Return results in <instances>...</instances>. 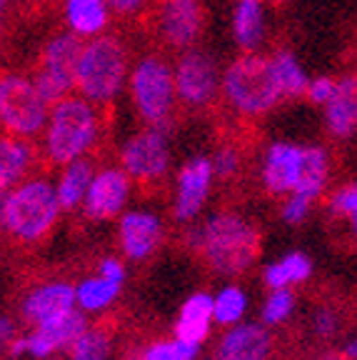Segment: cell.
I'll return each mask as SVG.
<instances>
[{
    "instance_id": "obj_1",
    "label": "cell",
    "mask_w": 357,
    "mask_h": 360,
    "mask_svg": "<svg viewBox=\"0 0 357 360\" xmlns=\"http://www.w3.org/2000/svg\"><path fill=\"white\" fill-rule=\"evenodd\" d=\"M260 233L255 225L235 213H220L210 218L197 238L202 258L223 276H238L260 258Z\"/></svg>"
},
{
    "instance_id": "obj_2",
    "label": "cell",
    "mask_w": 357,
    "mask_h": 360,
    "mask_svg": "<svg viewBox=\"0 0 357 360\" xmlns=\"http://www.w3.org/2000/svg\"><path fill=\"white\" fill-rule=\"evenodd\" d=\"M223 96L247 118L270 112L285 98L273 58L245 53L235 58L223 73Z\"/></svg>"
},
{
    "instance_id": "obj_3",
    "label": "cell",
    "mask_w": 357,
    "mask_h": 360,
    "mask_svg": "<svg viewBox=\"0 0 357 360\" xmlns=\"http://www.w3.org/2000/svg\"><path fill=\"white\" fill-rule=\"evenodd\" d=\"M100 118L83 96H67L51 108L45 125V153L53 165H67L83 158L98 141Z\"/></svg>"
},
{
    "instance_id": "obj_4",
    "label": "cell",
    "mask_w": 357,
    "mask_h": 360,
    "mask_svg": "<svg viewBox=\"0 0 357 360\" xmlns=\"http://www.w3.org/2000/svg\"><path fill=\"white\" fill-rule=\"evenodd\" d=\"M128 78V48L117 35H95L85 43L75 73V88L90 103H108L123 90Z\"/></svg>"
},
{
    "instance_id": "obj_5",
    "label": "cell",
    "mask_w": 357,
    "mask_h": 360,
    "mask_svg": "<svg viewBox=\"0 0 357 360\" xmlns=\"http://www.w3.org/2000/svg\"><path fill=\"white\" fill-rule=\"evenodd\" d=\"M60 200L58 191L43 178L22 183L18 191L8 193L6 231L20 243L43 240L58 220Z\"/></svg>"
},
{
    "instance_id": "obj_6",
    "label": "cell",
    "mask_w": 357,
    "mask_h": 360,
    "mask_svg": "<svg viewBox=\"0 0 357 360\" xmlns=\"http://www.w3.org/2000/svg\"><path fill=\"white\" fill-rule=\"evenodd\" d=\"M130 93H133V103L138 108L140 118L150 128H160L168 133L175 98H178L175 73L170 63L160 56L140 58L130 73Z\"/></svg>"
},
{
    "instance_id": "obj_7",
    "label": "cell",
    "mask_w": 357,
    "mask_h": 360,
    "mask_svg": "<svg viewBox=\"0 0 357 360\" xmlns=\"http://www.w3.org/2000/svg\"><path fill=\"white\" fill-rule=\"evenodd\" d=\"M48 103L40 98L33 78L20 73L0 75V125L18 138H33L48 125Z\"/></svg>"
},
{
    "instance_id": "obj_8",
    "label": "cell",
    "mask_w": 357,
    "mask_h": 360,
    "mask_svg": "<svg viewBox=\"0 0 357 360\" xmlns=\"http://www.w3.org/2000/svg\"><path fill=\"white\" fill-rule=\"evenodd\" d=\"M175 90H178V101L190 110L210 108L218 101V90H223L215 60L200 48L183 51L175 68Z\"/></svg>"
},
{
    "instance_id": "obj_9",
    "label": "cell",
    "mask_w": 357,
    "mask_h": 360,
    "mask_svg": "<svg viewBox=\"0 0 357 360\" xmlns=\"http://www.w3.org/2000/svg\"><path fill=\"white\" fill-rule=\"evenodd\" d=\"M155 30L168 51L183 53L200 40L205 28L202 0H155Z\"/></svg>"
},
{
    "instance_id": "obj_10",
    "label": "cell",
    "mask_w": 357,
    "mask_h": 360,
    "mask_svg": "<svg viewBox=\"0 0 357 360\" xmlns=\"http://www.w3.org/2000/svg\"><path fill=\"white\" fill-rule=\"evenodd\" d=\"M120 160L130 178L140 183H155L168 173L170 165V150L165 130L148 128L143 133L133 135L120 150Z\"/></svg>"
},
{
    "instance_id": "obj_11",
    "label": "cell",
    "mask_w": 357,
    "mask_h": 360,
    "mask_svg": "<svg viewBox=\"0 0 357 360\" xmlns=\"http://www.w3.org/2000/svg\"><path fill=\"white\" fill-rule=\"evenodd\" d=\"M85 330H88L85 315L78 313V310H67V313L58 315L53 321L40 323L28 338H15L11 343V353H30L35 358H45V355L56 353V350L73 345Z\"/></svg>"
},
{
    "instance_id": "obj_12",
    "label": "cell",
    "mask_w": 357,
    "mask_h": 360,
    "mask_svg": "<svg viewBox=\"0 0 357 360\" xmlns=\"http://www.w3.org/2000/svg\"><path fill=\"white\" fill-rule=\"evenodd\" d=\"M130 193L128 173L120 168H105L95 175L85 193V215L90 220L115 218L123 210Z\"/></svg>"
},
{
    "instance_id": "obj_13",
    "label": "cell",
    "mask_w": 357,
    "mask_h": 360,
    "mask_svg": "<svg viewBox=\"0 0 357 360\" xmlns=\"http://www.w3.org/2000/svg\"><path fill=\"white\" fill-rule=\"evenodd\" d=\"M212 160L210 158H193L183 165L178 173V193H175V220H190L200 213L202 202H205L207 193H210L212 183Z\"/></svg>"
},
{
    "instance_id": "obj_14",
    "label": "cell",
    "mask_w": 357,
    "mask_h": 360,
    "mask_svg": "<svg viewBox=\"0 0 357 360\" xmlns=\"http://www.w3.org/2000/svg\"><path fill=\"white\" fill-rule=\"evenodd\" d=\"M275 348V335L265 326L247 323L228 330L215 350V360H268Z\"/></svg>"
},
{
    "instance_id": "obj_15",
    "label": "cell",
    "mask_w": 357,
    "mask_h": 360,
    "mask_svg": "<svg viewBox=\"0 0 357 360\" xmlns=\"http://www.w3.org/2000/svg\"><path fill=\"white\" fill-rule=\"evenodd\" d=\"M302 168V148L292 146V143H275L268 150L263 168V180L273 195H283V193H292L297 186Z\"/></svg>"
},
{
    "instance_id": "obj_16",
    "label": "cell",
    "mask_w": 357,
    "mask_h": 360,
    "mask_svg": "<svg viewBox=\"0 0 357 360\" xmlns=\"http://www.w3.org/2000/svg\"><path fill=\"white\" fill-rule=\"evenodd\" d=\"M325 120L335 138H350L357 130V73L337 80L335 93L325 103Z\"/></svg>"
},
{
    "instance_id": "obj_17",
    "label": "cell",
    "mask_w": 357,
    "mask_h": 360,
    "mask_svg": "<svg viewBox=\"0 0 357 360\" xmlns=\"http://www.w3.org/2000/svg\"><path fill=\"white\" fill-rule=\"evenodd\" d=\"M162 225L150 213H128L120 220V243L128 258L143 260L160 245Z\"/></svg>"
},
{
    "instance_id": "obj_18",
    "label": "cell",
    "mask_w": 357,
    "mask_h": 360,
    "mask_svg": "<svg viewBox=\"0 0 357 360\" xmlns=\"http://www.w3.org/2000/svg\"><path fill=\"white\" fill-rule=\"evenodd\" d=\"M78 300V290L67 283H51V285L38 288L30 292V298L22 303V318L35 326L45 321H53L58 315L73 310V303Z\"/></svg>"
},
{
    "instance_id": "obj_19",
    "label": "cell",
    "mask_w": 357,
    "mask_h": 360,
    "mask_svg": "<svg viewBox=\"0 0 357 360\" xmlns=\"http://www.w3.org/2000/svg\"><path fill=\"white\" fill-rule=\"evenodd\" d=\"M83 48H85L83 35L73 33V30H70V33L53 35L43 48L40 68L60 75L63 80H67V83L75 88V73H78V60H80Z\"/></svg>"
},
{
    "instance_id": "obj_20",
    "label": "cell",
    "mask_w": 357,
    "mask_h": 360,
    "mask_svg": "<svg viewBox=\"0 0 357 360\" xmlns=\"http://www.w3.org/2000/svg\"><path fill=\"white\" fill-rule=\"evenodd\" d=\"M212 318H215V300L210 295H205V292H197L180 310L178 326H175V338L190 345L202 343L207 330H210Z\"/></svg>"
},
{
    "instance_id": "obj_21",
    "label": "cell",
    "mask_w": 357,
    "mask_h": 360,
    "mask_svg": "<svg viewBox=\"0 0 357 360\" xmlns=\"http://www.w3.org/2000/svg\"><path fill=\"white\" fill-rule=\"evenodd\" d=\"M35 160V150L28 141L18 135H0V191L15 186L28 173Z\"/></svg>"
},
{
    "instance_id": "obj_22",
    "label": "cell",
    "mask_w": 357,
    "mask_h": 360,
    "mask_svg": "<svg viewBox=\"0 0 357 360\" xmlns=\"http://www.w3.org/2000/svg\"><path fill=\"white\" fill-rule=\"evenodd\" d=\"M265 15L263 0H238L233 11V38L245 53H252L263 43Z\"/></svg>"
},
{
    "instance_id": "obj_23",
    "label": "cell",
    "mask_w": 357,
    "mask_h": 360,
    "mask_svg": "<svg viewBox=\"0 0 357 360\" xmlns=\"http://www.w3.org/2000/svg\"><path fill=\"white\" fill-rule=\"evenodd\" d=\"M65 18L73 33L90 38L105 30L110 6L108 0H65Z\"/></svg>"
},
{
    "instance_id": "obj_24",
    "label": "cell",
    "mask_w": 357,
    "mask_h": 360,
    "mask_svg": "<svg viewBox=\"0 0 357 360\" xmlns=\"http://www.w3.org/2000/svg\"><path fill=\"white\" fill-rule=\"evenodd\" d=\"M90 183H93V158H75L73 163H67L60 183H58V200L63 210H73L85 200Z\"/></svg>"
},
{
    "instance_id": "obj_25",
    "label": "cell",
    "mask_w": 357,
    "mask_h": 360,
    "mask_svg": "<svg viewBox=\"0 0 357 360\" xmlns=\"http://www.w3.org/2000/svg\"><path fill=\"white\" fill-rule=\"evenodd\" d=\"M325 180H327V155L323 148L307 146L302 148V168L297 186L292 193H305V195L318 198V193L323 191Z\"/></svg>"
},
{
    "instance_id": "obj_26",
    "label": "cell",
    "mask_w": 357,
    "mask_h": 360,
    "mask_svg": "<svg viewBox=\"0 0 357 360\" xmlns=\"http://www.w3.org/2000/svg\"><path fill=\"white\" fill-rule=\"evenodd\" d=\"M310 273H313L310 258L302 253H290V255H285L280 263L270 265V268L265 270V283L275 290V288H287L290 283L307 281Z\"/></svg>"
},
{
    "instance_id": "obj_27",
    "label": "cell",
    "mask_w": 357,
    "mask_h": 360,
    "mask_svg": "<svg viewBox=\"0 0 357 360\" xmlns=\"http://www.w3.org/2000/svg\"><path fill=\"white\" fill-rule=\"evenodd\" d=\"M273 63H275V70H278V78H280V85H283L285 98L305 96L310 80H307L305 70L300 68L297 58L292 56L290 51H278L273 56Z\"/></svg>"
},
{
    "instance_id": "obj_28",
    "label": "cell",
    "mask_w": 357,
    "mask_h": 360,
    "mask_svg": "<svg viewBox=\"0 0 357 360\" xmlns=\"http://www.w3.org/2000/svg\"><path fill=\"white\" fill-rule=\"evenodd\" d=\"M112 340V328L100 323L93 330H85L73 343V360H108Z\"/></svg>"
},
{
    "instance_id": "obj_29",
    "label": "cell",
    "mask_w": 357,
    "mask_h": 360,
    "mask_svg": "<svg viewBox=\"0 0 357 360\" xmlns=\"http://www.w3.org/2000/svg\"><path fill=\"white\" fill-rule=\"evenodd\" d=\"M117 290H120V283L117 281H110L105 276L90 278V281L78 285V303L85 310H100L117 298Z\"/></svg>"
},
{
    "instance_id": "obj_30",
    "label": "cell",
    "mask_w": 357,
    "mask_h": 360,
    "mask_svg": "<svg viewBox=\"0 0 357 360\" xmlns=\"http://www.w3.org/2000/svg\"><path fill=\"white\" fill-rule=\"evenodd\" d=\"M245 305H247L245 292H242L240 288L228 285L218 298H215V321H218L220 326H233V323H238L242 318Z\"/></svg>"
},
{
    "instance_id": "obj_31",
    "label": "cell",
    "mask_w": 357,
    "mask_h": 360,
    "mask_svg": "<svg viewBox=\"0 0 357 360\" xmlns=\"http://www.w3.org/2000/svg\"><path fill=\"white\" fill-rule=\"evenodd\" d=\"M33 83H35V88H38L40 98H43L48 105H56L58 101L67 98L70 96V88H73L67 80H63L60 75L51 73V70H45V68H38V70H35Z\"/></svg>"
},
{
    "instance_id": "obj_32",
    "label": "cell",
    "mask_w": 357,
    "mask_h": 360,
    "mask_svg": "<svg viewBox=\"0 0 357 360\" xmlns=\"http://www.w3.org/2000/svg\"><path fill=\"white\" fill-rule=\"evenodd\" d=\"M197 345L183 343V340H160L152 343L145 353L140 355V360H195Z\"/></svg>"
},
{
    "instance_id": "obj_33",
    "label": "cell",
    "mask_w": 357,
    "mask_h": 360,
    "mask_svg": "<svg viewBox=\"0 0 357 360\" xmlns=\"http://www.w3.org/2000/svg\"><path fill=\"white\" fill-rule=\"evenodd\" d=\"M292 308H295V295L287 288H275L263 308V321L268 326H278L292 313Z\"/></svg>"
},
{
    "instance_id": "obj_34",
    "label": "cell",
    "mask_w": 357,
    "mask_h": 360,
    "mask_svg": "<svg viewBox=\"0 0 357 360\" xmlns=\"http://www.w3.org/2000/svg\"><path fill=\"white\" fill-rule=\"evenodd\" d=\"M240 168H242V153L240 148H235V143H225L215 153V158H212V170L223 180H233L235 175L240 173Z\"/></svg>"
},
{
    "instance_id": "obj_35",
    "label": "cell",
    "mask_w": 357,
    "mask_h": 360,
    "mask_svg": "<svg viewBox=\"0 0 357 360\" xmlns=\"http://www.w3.org/2000/svg\"><path fill=\"white\" fill-rule=\"evenodd\" d=\"M313 195H305V193H292V198L287 200V205L283 208V220L290 225H297L307 218L310 208H313Z\"/></svg>"
},
{
    "instance_id": "obj_36",
    "label": "cell",
    "mask_w": 357,
    "mask_h": 360,
    "mask_svg": "<svg viewBox=\"0 0 357 360\" xmlns=\"http://www.w3.org/2000/svg\"><path fill=\"white\" fill-rule=\"evenodd\" d=\"M330 208L337 215H347L357 213V186H345L342 191H337L330 200Z\"/></svg>"
},
{
    "instance_id": "obj_37",
    "label": "cell",
    "mask_w": 357,
    "mask_h": 360,
    "mask_svg": "<svg viewBox=\"0 0 357 360\" xmlns=\"http://www.w3.org/2000/svg\"><path fill=\"white\" fill-rule=\"evenodd\" d=\"M335 85H337V80H332V78H318V80H313V83L307 85V93L305 96L310 98V103H315V105H325V103L332 98V93H335Z\"/></svg>"
},
{
    "instance_id": "obj_38",
    "label": "cell",
    "mask_w": 357,
    "mask_h": 360,
    "mask_svg": "<svg viewBox=\"0 0 357 360\" xmlns=\"http://www.w3.org/2000/svg\"><path fill=\"white\" fill-rule=\"evenodd\" d=\"M337 330H340V321H337L335 310H318V315H315V333L320 338H332Z\"/></svg>"
},
{
    "instance_id": "obj_39",
    "label": "cell",
    "mask_w": 357,
    "mask_h": 360,
    "mask_svg": "<svg viewBox=\"0 0 357 360\" xmlns=\"http://www.w3.org/2000/svg\"><path fill=\"white\" fill-rule=\"evenodd\" d=\"M148 0H108V6L115 15H123V18H130V15H138L143 8H145Z\"/></svg>"
},
{
    "instance_id": "obj_40",
    "label": "cell",
    "mask_w": 357,
    "mask_h": 360,
    "mask_svg": "<svg viewBox=\"0 0 357 360\" xmlns=\"http://www.w3.org/2000/svg\"><path fill=\"white\" fill-rule=\"evenodd\" d=\"M100 276L110 278V281L123 283L125 270H123V265H120V260H115V258H105V260H103V263H100Z\"/></svg>"
},
{
    "instance_id": "obj_41",
    "label": "cell",
    "mask_w": 357,
    "mask_h": 360,
    "mask_svg": "<svg viewBox=\"0 0 357 360\" xmlns=\"http://www.w3.org/2000/svg\"><path fill=\"white\" fill-rule=\"evenodd\" d=\"M13 335H15V326L8 318H0V348L13 343Z\"/></svg>"
},
{
    "instance_id": "obj_42",
    "label": "cell",
    "mask_w": 357,
    "mask_h": 360,
    "mask_svg": "<svg viewBox=\"0 0 357 360\" xmlns=\"http://www.w3.org/2000/svg\"><path fill=\"white\" fill-rule=\"evenodd\" d=\"M6 210H8V193L0 191V231H6Z\"/></svg>"
},
{
    "instance_id": "obj_43",
    "label": "cell",
    "mask_w": 357,
    "mask_h": 360,
    "mask_svg": "<svg viewBox=\"0 0 357 360\" xmlns=\"http://www.w3.org/2000/svg\"><path fill=\"white\" fill-rule=\"evenodd\" d=\"M51 3H53V0H20V6L30 8V11H40V8L51 6Z\"/></svg>"
},
{
    "instance_id": "obj_44",
    "label": "cell",
    "mask_w": 357,
    "mask_h": 360,
    "mask_svg": "<svg viewBox=\"0 0 357 360\" xmlns=\"http://www.w3.org/2000/svg\"><path fill=\"white\" fill-rule=\"evenodd\" d=\"M320 360H350V358L345 355V350H342V353H337V350H327Z\"/></svg>"
},
{
    "instance_id": "obj_45",
    "label": "cell",
    "mask_w": 357,
    "mask_h": 360,
    "mask_svg": "<svg viewBox=\"0 0 357 360\" xmlns=\"http://www.w3.org/2000/svg\"><path fill=\"white\" fill-rule=\"evenodd\" d=\"M345 355H347L350 360H357V338H355V340H350V343L345 345Z\"/></svg>"
},
{
    "instance_id": "obj_46",
    "label": "cell",
    "mask_w": 357,
    "mask_h": 360,
    "mask_svg": "<svg viewBox=\"0 0 357 360\" xmlns=\"http://www.w3.org/2000/svg\"><path fill=\"white\" fill-rule=\"evenodd\" d=\"M265 3H270V6H275V8H283V6H287L290 0H265Z\"/></svg>"
},
{
    "instance_id": "obj_47",
    "label": "cell",
    "mask_w": 357,
    "mask_h": 360,
    "mask_svg": "<svg viewBox=\"0 0 357 360\" xmlns=\"http://www.w3.org/2000/svg\"><path fill=\"white\" fill-rule=\"evenodd\" d=\"M350 220H352V231H355V236H357V213H352Z\"/></svg>"
},
{
    "instance_id": "obj_48",
    "label": "cell",
    "mask_w": 357,
    "mask_h": 360,
    "mask_svg": "<svg viewBox=\"0 0 357 360\" xmlns=\"http://www.w3.org/2000/svg\"><path fill=\"white\" fill-rule=\"evenodd\" d=\"M6 8H8V0H0V13L6 11Z\"/></svg>"
},
{
    "instance_id": "obj_49",
    "label": "cell",
    "mask_w": 357,
    "mask_h": 360,
    "mask_svg": "<svg viewBox=\"0 0 357 360\" xmlns=\"http://www.w3.org/2000/svg\"><path fill=\"white\" fill-rule=\"evenodd\" d=\"M0 38H3V22H0Z\"/></svg>"
}]
</instances>
